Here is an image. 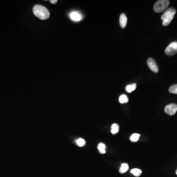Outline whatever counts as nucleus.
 Here are the masks:
<instances>
[{
    "label": "nucleus",
    "instance_id": "obj_3",
    "mask_svg": "<svg viewBox=\"0 0 177 177\" xmlns=\"http://www.w3.org/2000/svg\"><path fill=\"white\" fill-rule=\"evenodd\" d=\"M170 2L168 0H159L156 2L154 5V10L157 13L163 12L169 6Z\"/></svg>",
    "mask_w": 177,
    "mask_h": 177
},
{
    "label": "nucleus",
    "instance_id": "obj_11",
    "mask_svg": "<svg viewBox=\"0 0 177 177\" xmlns=\"http://www.w3.org/2000/svg\"><path fill=\"white\" fill-rule=\"evenodd\" d=\"M119 101L120 103L122 104L126 103L129 101V99L127 95H122L119 97Z\"/></svg>",
    "mask_w": 177,
    "mask_h": 177
},
{
    "label": "nucleus",
    "instance_id": "obj_17",
    "mask_svg": "<svg viewBox=\"0 0 177 177\" xmlns=\"http://www.w3.org/2000/svg\"><path fill=\"white\" fill-rule=\"evenodd\" d=\"M76 143L79 147H83L85 145L86 142L84 139L80 138L76 140Z\"/></svg>",
    "mask_w": 177,
    "mask_h": 177
},
{
    "label": "nucleus",
    "instance_id": "obj_7",
    "mask_svg": "<svg viewBox=\"0 0 177 177\" xmlns=\"http://www.w3.org/2000/svg\"><path fill=\"white\" fill-rule=\"evenodd\" d=\"M70 18L74 21H79L82 18V16L78 12H73L70 14Z\"/></svg>",
    "mask_w": 177,
    "mask_h": 177
},
{
    "label": "nucleus",
    "instance_id": "obj_19",
    "mask_svg": "<svg viewBox=\"0 0 177 177\" xmlns=\"http://www.w3.org/2000/svg\"><path fill=\"white\" fill-rule=\"evenodd\" d=\"M176 174H177V171H176Z\"/></svg>",
    "mask_w": 177,
    "mask_h": 177
},
{
    "label": "nucleus",
    "instance_id": "obj_9",
    "mask_svg": "<svg viewBox=\"0 0 177 177\" xmlns=\"http://www.w3.org/2000/svg\"><path fill=\"white\" fill-rule=\"evenodd\" d=\"M97 149L100 154H104L106 152V146L103 143H99L97 146Z\"/></svg>",
    "mask_w": 177,
    "mask_h": 177
},
{
    "label": "nucleus",
    "instance_id": "obj_6",
    "mask_svg": "<svg viewBox=\"0 0 177 177\" xmlns=\"http://www.w3.org/2000/svg\"><path fill=\"white\" fill-rule=\"evenodd\" d=\"M147 64L150 70L155 73L159 72V69L157 63L154 59L150 58L147 61Z\"/></svg>",
    "mask_w": 177,
    "mask_h": 177
},
{
    "label": "nucleus",
    "instance_id": "obj_12",
    "mask_svg": "<svg viewBox=\"0 0 177 177\" xmlns=\"http://www.w3.org/2000/svg\"><path fill=\"white\" fill-rule=\"evenodd\" d=\"M129 167L127 163H123L120 169V172L121 174H124L129 170Z\"/></svg>",
    "mask_w": 177,
    "mask_h": 177
},
{
    "label": "nucleus",
    "instance_id": "obj_13",
    "mask_svg": "<svg viewBox=\"0 0 177 177\" xmlns=\"http://www.w3.org/2000/svg\"><path fill=\"white\" fill-rule=\"evenodd\" d=\"M119 131V125L117 124H113L111 127V133L113 134H116Z\"/></svg>",
    "mask_w": 177,
    "mask_h": 177
},
{
    "label": "nucleus",
    "instance_id": "obj_8",
    "mask_svg": "<svg viewBox=\"0 0 177 177\" xmlns=\"http://www.w3.org/2000/svg\"><path fill=\"white\" fill-rule=\"evenodd\" d=\"M127 24V17L125 14H122L120 17V24L122 28H125Z\"/></svg>",
    "mask_w": 177,
    "mask_h": 177
},
{
    "label": "nucleus",
    "instance_id": "obj_15",
    "mask_svg": "<svg viewBox=\"0 0 177 177\" xmlns=\"http://www.w3.org/2000/svg\"><path fill=\"white\" fill-rule=\"evenodd\" d=\"M140 135L138 133H134L130 136V140L131 142H136L138 141Z\"/></svg>",
    "mask_w": 177,
    "mask_h": 177
},
{
    "label": "nucleus",
    "instance_id": "obj_2",
    "mask_svg": "<svg viewBox=\"0 0 177 177\" xmlns=\"http://www.w3.org/2000/svg\"><path fill=\"white\" fill-rule=\"evenodd\" d=\"M176 11L174 8H171L167 9L164 12L161 17V19L162 20V25L164 26H167L170 23L173 19L174 15L175 14Z\"/></svg>",
    "mask_w": 177,
    "mask_h": 177
},
{
    "label": "nucleus",
    "instance_id": "obj_5",
    "mask_svg": "<svg viewBox=\"0 0 177 177\" xmlns=\"http://www.w3.org/2000/svg\"><path fill=\"white\" fill-rule=\"evenodd\" d=\"M164 111L169 115H174L177 112V105L175 103L169 104L166 106Z\"/></svg>",
    "mask_w": 177,
    "mask_h": 177
},
{
    "label": "nucleus",
    "instance_id": "obj_14",
    "mask_svg": "<svg viewBox=\"0 0 177 177\" xmlns=\"http://www.w3.org/2000/svg\"><path fill=\"white\" fill-rule=\"evenodd\" d=\"M130 172L136 177L140 176L142 174V171L140 169H138V168L132 169L130 171Z\"/></svg>",
    "mask_w": 177,
    "mask_h": 177
},
{
    "label": "nucleus",
    "instance_id": "obj_16",
    "mask_svg": "<svg viewBox=\"0 0 177 177\" xmlns=\"http://www.w3.org/2000/svg\"><path fill=\"white\" fill-rule=\"evenodd\" d=\"M169 92L172 94H177V84L171 86L169 88Z\"/></svg>",
    "mask_w": 177,
    "mask_h": 177
},
{
    "label": "nucleus",
    "instance_id": "obj_4",
    "mask_svg": "<svg viewBox=\"0 0 177 177\" xmlns=\"http://www.w3.org/2000/svg\"><path fill=\"white\" fill-rule=\"evenodd\" d=\"M166 54L168 56H172L177 53V42H172L165 50Z\"/></svg>",
    "mask_w": 177,
    "mask_h": 177
},
{
    "label": "nucleus",
    "instance_id": "obj_10",
    "mask_svg": "<svg viewBox=\"0 0 177 177\" xmlns=\"http://www.w3.org/2000/svg\"><path fill=\"white\" fill-rule=\"evenodd\" d=\"M136 88V84H132L127 85L125 88V90L129 93H130L135 90Z\"/></svg>",
    "mask_w": 177,
    "mask_h": 177
},
{
    "label": "nucleus",
    "instance_id": "obj_1",
    "mask_svg": "<svg viewBox=\"0 0 177 177\" xmlns=\"http://www.w3.org/2000/svg\"><path fill=\"white\" fill-rule=\"evenodd\" d=\"M33 14L41 20H46L50 16V12L47 8L42 5H35L33 7Z\"/></svg>",
    "mask_w": 177,
    "mask_h": 177
},
{
    "label": "nucleus",
    "instance_id": "obj_18",
    "mask_svg": "<svg viewBox=\"0 0 177 177\" xmlns=\"http://www.w3.org/2000/svg\"><path fill=\"white\" fill-rule=\"evenodd\" d=\"M58 2L57 0H51L50 1V3L52 4H55Z\"/></svg>",
    "mask_w": 177,
    "mask_h": 177
}]
</instances>
